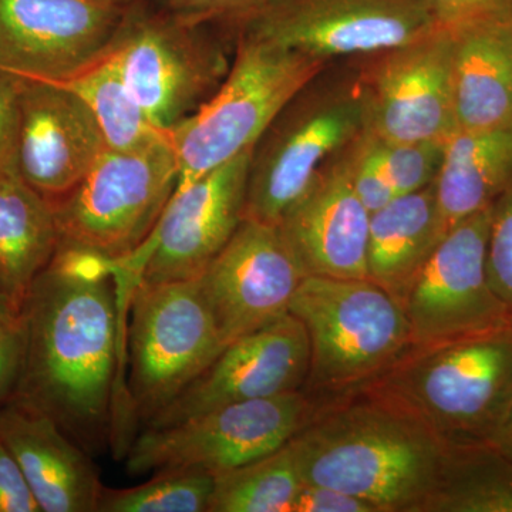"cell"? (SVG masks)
Segmentation results:
<instances>
[{
	"label": "cell",
	"instance_id": "cell-9",
	"mask_svg": "<svg viewBox=\"0 0 512 512\" xmlns=\"http://www.w3.org/2000/svg\"><path fill=\"white\" fill-rule=\"evenodd\" d=\"M178 175L171 138L137 153L107 148L76 187L52 201L59 244L128 258L153 234Z\"/></svg>",
	"mask_w": 512,
	"mask_h": 512
},
{
	"label": "cell",
	"instance_id": "cell-32",
	"mask_svg": "<svg viewBox=\"0 0 512 512\" xmlns=\"http://www.w3.org/2000/svg\"><path fill=\"white\" fill-rule=\"evenodd\" d=\"M153 8L183 18L207 20V22L234 25L244 18L262 0H144Z\"/></svg>",
	"mask_w": 512,
	"mask_h": 512
},
{
	"label": "cell",
	"instance_id": "cell-26",
	"mask_svg": "<svg viewBox=\"0 0 512 512\" xmlns=\"http://www.w3.org/2000/svg\"><path fill=\"white\" fill-rule=\"evenodd\" d=\"M62 84L86 101L109 150L137 153L170 140L134 99L110 55Z\"/></svg>",
	"mask_w": 512,
	"mask_h": 512
},
{
	"label": "cell",
	"instance_id": "cell-27",
	"mask_svg": "<svg viewBox=\"0 0 512 512\" xmlns=\"http://www.w3.org/2000/svg\"><path fill=\"white\" fill-rule=\"evenodd\" d=\"M302 485L289 441L268 456L214 476L207 512H292Z\"/></svg>",
	"mask_w": 512,
	"mask_h": 512
},
{
	"label": "cell",
	"instance_id": "cell-35",
	"mask_svg": "<svg viewBox=\"0 0 512 512\" xmlns=\"http://www.w3.org/2000/svg\"><path fill=\"white\" fill-rule=\"evenodd\" d=\"M26 336L23 320L0 330V404L15 396L25 366Z\"/></svg>",
	"mask_w": 512,
	"mask_h": 512
},
{
	"label": "cell",
	"instance_id": "cell-5",
	"mask_svg": "<svg viewBox=\"0 0 512 512\" xmlns=\"http://www.w3.org/2000/svg\"><path fill=\"white\" fill-rule=\"evenodd\" d=\"M366 131L357 69L305 84L251 150L244 220L278 225L330 158Z\"/></svg>",
	"mask_w": 512,
	"mask_h": 512
},
{
	"label": "cell",
	"instance_id": "cell-10",
	"mask_svg": "<svg viewBox=\"0 0 512 512\" xmlns=\"http://www.w3.org/2000/svg\"><path fill=\"white\" fill-rule=\"evenodd\" d=\"M326 399L305 389L218 407L171 426L144 429L131 441V476L164 470L225 473L286 446Z\"/></svg>",
	"mask_w": 512,
	"mask_h": 512
},
{
	"label": "cell",
	"instance_id": "cell-3",
	"mask_svg": "<svg viewBox=\"0 0 512 512\" xmlns=\"http://www.w3.org/2000/svg\"><path fill=\"white\" fill-rule=\"evenodd\" d=\"M363 387L400 407L448 446L487 444L512 399V323L413 348Z\"/></svg>",
	"mask_w": 512,
	"mask_h": 512
},
{
	"label": "cell",
	"instance_id": "cell-11",
	"mask_svg": "<svg viewBox=\"0 0 512 512\" xmlns=\"http://www.w3.org/2000/svg\"><path fill=\"white\" fill-rule=\"evenodd\" d=\"M440 26L423 0H262L228 29L330 63L402 46Z\"/></svg>",
	"mask_w": 512,
	"mask_h": 512
},
{
	"label": "cell",
	"instance_id": "cell-29",
	"mask_svg": "<svg viewBox=\"0 0 512 512\" xmlns=\"http://www.w3.org/2000/svg\"><path fill=\"white\" fill-rule=\"evenodd\" d=\"M363 140L397 197L423 190L436 181L444 144L383 140L367 131Z\"/></svg>",
	"mask_w": 512,
	"mask_h": 512
},
{
	"label": "cell",
	"instance_id": "cell-1",
	"mask_svg": "<svg viewBox=\"0 0 512 512\" xmlns=\"http://www.w3.org/2000/svg\"><path fill=\"white\" fill-rule=\"evenodd\" d=\"M116 275L49 262L22 309L25 366L12 399L52 417L87 453L130 446L120 382L123 312Z\"/></svg>",
	"mask_w": 512,
	"mask_h": 512
},
{
	"label": "cell",
	"instance_id": "cell-25",
	"mask_svg": "<svg viewBox=\"0 0 512 512\" xmlns=\"http://www.w3.org/2000/svg\"><path fill=\"white\" fill-rule=\"evenodd\" d=\"M420 512H512V460L490 444L450 446Z\"/></svg>",
	"mask_w": 512,
	"mask_h": 512
},
{
	"label": "cell",
	"instance_id": "cell-4",
	"mask_svg": "<svg viewBox=\"0 0 512 512\" xmlns=\"http://www.w3.org/2000/svg\"><path fill=\"white\" fill-rule=\"evenodd\" d=\"M234 40L221 23L183 18L136 0L127 6L110 56L154 126L171 133L227 79Z\"/></svg>",
	"mask_w": 512,
	"mask_h": 512
},
{
	"label": "cell",
	"instance_id": "cell-13",
	"mask_svg": "<svg viewBox=\"0 0 512 512\" xmlns=\"http://www.w3.org/2000/svg\"><path fill=\"white\" fill-rule=\"evenodd\" d=\"M363 59L357 80L367 133L383 140L441 144L456 133L448 26Z\"/></svg>",
	"mask_w": 512,
	"mask_h": 512
},
{
	"label": "cell",
	"instance_id": "cell-33",
	"mask_svg": "<svg viewBox=\"0 0 512 512\" xmlns=\"http://www.w3.org/2000/svg\"><path fill=\"white\" fill-rule=\"evenodd\" d=\"M20 80L0 72V180L18 173Z\"/></svg>",
	"mask_w": 512,
	"mask_h": 512
},
{
	"label": "cell",
	"instance_id": "cell-17",
	"mask_svg": "<svg viewBox=\"0 0 512 512\" xmlns=\"http://www.w3.org/2000/svg\"><path fill=\"white\" fill-rule=\"evenodd\" d=\"M311 345L301 320L286 313L235 340L144 429L171 426L227 404L303 389Z\"/></svg>",
	"mask_w": 512,
	"mask_h": 512
},
{
	"label": "cell",
	"instance_id": "cell-34",
	"mask_svg": "<svg viewBox=\"0 0 512 512\" xmlns=\"http://www.w3.org/2000/svg\"><path fill=\"white\" fill-rule=\"evenodd\" d=\"M0 512H42L15 457L0 440Z\"/></svg>",
	"mask_w": 512,
	"mask_h": 512
},
{
	"label": "cell",
	"instance_id": "cell-8",
	"mask_svg": "<svg viewBox=\"0 0 512 512\" xmlns=\"http://www.w3.org/2000/svg\"><path fill=\"white\" fill-rule=\"evenodd\" d=\"M127 419L147 424L225 349L198 279L141 284L128 299Z\"/></svg>",
	"mask_w": 512,
	"mask_h": 512
},
{
	"label": "cell",
	"instance_id": "cell-15",
	"mask_svg": "<svg viewBox=\"0 0 512 512\" xmlns=\"http://www.w3.org/2000/svg\"><path fill=\"white\" fill-rule=\"evenodd\" d=\"M251 150L174 192L146 244L126 258L137 284L200 278L244 220Z\"/></svg>",
	"mask_w": 512,
	"mask_h": 512
},
{
	"label": "cell",
	"instance_id": "cell-18",
	"mask_svg": "<svg viewBox=\"0 0 512 512\" xmlns=\"http://www.w3.org/2000/svg\"><path fill=\"white\" fill-rule=\"evenodd\" d=\"M106 150L99 123L79 94L62 83L20 80L16 168L33 190L59 200Z\"/></svg>",
	"mask_w": 512,
	"mask_h": 512
},
{
	"label": "cell",
	"instance_id": "cell-23",
	"mask_svg": "<svg viewBox=\"0 0 512 512\" xmlns=\"http://www.w3.org/2000/svg\"><path fill=\"white\" fill-rule=\"evenodd\" d=\"M57 234L52 202L18 173L0 180V296L16 315L37 276L55 255Z\"/></svg>",
	"mask_w": 512,
	"mask_h": 512
},
{
	"label": "cell",
	"instance_id": "cell-24",
	"mask_svg": "<svg viewBox=\"0 0 512 512\" xmlns=\"http://www.w3.org/2000/svg\"><path fill=\"white\" fill-rule=\"evenodd\" d=\"M441 241L434 183L372 212L367 279L399 299L404 286Z\"/></svg>",
	"mask_w": 512,
	"mask_h": 512
},
{
	"label": "cell",
	"instance_id": "cell-28",
	"mask_svg": "<svg viewBox=\"0 0 512 512\" xmlns=\"http://www.w3.org/2000/svg\"><path fill=\"white\" fill-rule=\"evenodd\" d=\"M214 476L201 470L157 471L131 488L101 487L99 512H207Z\"/></svg>",
	"mask_w": 512,
	"mask_h": 512
},
{
	"label": "cell",
	"instance_id": "cell-39",
	"mask_svg": "<svg viewBox=\"0 0 512 512\" xmlns=\"http://www.w3.org/2000/svg\"><path fill=\"white\" fill-rule=\"evenodd\" d=\"M20 322H22V316L16 315V313L6 305V302L3 301L2 296H0V330L19 325Z\"/></svg>",
	"mask_w": 512,
	"mask_h": 512
},
{
	"label": "cell",
	"instance_id": "cell-12",
	"mask_svg": "<svg viewBox=\"0 0 512 512\" xmlns=\"http://www.w3.org/2000/svg\"><path fill=\"white\" fill-rule=\"evenodd\" d=\"M491 207L444 235L400 293L413 348L480 335L512 323L487 278Z\"/></svg>",
	"mask_w": 512,
	"mask_h": 512
},
{
	"label": "cell",
	"instance_id": "cell-16",
	"mask_svg": "<svg viewBox=\"0 0 512 512\" xmlns=\"http://www.w3.org/2000/svg\"><path fill=\"white\" fill-rule=\"evenodd\" d=\"M306 276L278 225L242 220L197 279L227 348L289 313Z\"/></svg>",
	"mask_w": 512,
	"mask_h": 512
},
{
	"label": "cell",
	"instance_id": "cell-20",
	"mask_svg": "<svg viewBox=\"0 0 512 512\" xmlns=\"http://www.w3.org/2000/svg\"><path fill=\"white\" fill-rule=\"evenodd\" d=\"M3 441L42 512H96L101 484L90 454L52 417L18 399L0 404Z\"/></svg>",
	"mask_w": 512,
	"mask_h": 512
},
{
	"label": "cell",
	"instance_id": "cell-37",
	"mask_svg": "<svg viewBox=\"0 0 512 512\" xmlns=\"http://www.w3.org/2000/svg\"><path fill=\"white\" fill-rule=\"evenodd\" d=\"M441 25H453L490 8L495 0H423Z\"/></svg>",
	"mask_w": 512,
	"mask_h": 512
},
{
	"label": "cell",
	"instance_id": "cell-40",
	"mask_svg": "<svg viewBox=\"0 0 512 512\" xmlns=\"http://www.w3.org/2000/svg\"><path fill=\"white\" fill-rule=\"evenodd\" d=\"M491 6L497 9V12L500 13L501 18L505 20L512 32V0H495Z\"/></svg>",
	"mask_w": 512,
	"mask_h": 512
},
{
	"label": "cell",
	"instance_id": "cell-6",
	"mask_svg": "<svg viewBox=\"0 0 512 512\" xmlns=\"http://www.w3.org/2000/svg\"><path fill=\"white\" fill-rule=\"evenodd\" d=\"M289 313L311 345L303 389L323 399L366 386L413 349L399 301L370 279L308 275Z\"/></svg>",
	"mask_w": 512,
	"mask_h": 512
},
{
	"label": "cell",
	"instance_id": "cell-21",
	"mask_svg": "<svg viewBox=\"0 0 512 512\" xmlns=\"http://www.w3.org/2000/svg\"><path fill=\"white\" fill-rule=\"evenodd\" d=\"M453 37L457 130L512 126V32L494 6L460 20Z\"/></svg>",
	"mask_w": 512,
	"mask_h": 512
},
{
	"label": "cell",
	"instance_id": "cell-22",
	"mask_svg": "<svg viewBox=\"0 0 512 512\" xmlns=\"http://www.w3.org/2000/svg\"><path fill=\"white\" fill-rule=\"evenodd\" d=\"M512 184V126L457 130L443 146L436 181L440 237L490 208Z\"/></svg>",
	"mask_w": 512,
	"mask_h": 512
},
{
	"label": "cell",
	"instance_id": "cell-36",
	"mask_svg": "<svg viewBox=\"0 0 512 512\" xmlns=\"http://www.w3.org/2000/svg\"><path fill=\"white\" fill-rule=\"evenodd\" d=\"M292 512H379L376 507L355 495L326 485L303 483L296 495Z\"/></svg>",
	"mask_w": 512,
	"mask_h": 512
},
{
	"label": "cell",
	"instance_id": "cell-31",
	"mask_svg": "<svg viewBox=\"0 0 512 512\" xmlns=\"http://www.w3.org/2000/svg\"><path fill=\"white\" fill-rule=\"evenodd\" d=\"M349 165L353 188L370 214L397 198L382 168L367 150L363 134L349 146Z\"/></svg>",
	"mask_w": 512,
	"mask_h": 512
},
{
	"label": "cell",
	"instance_id": "cell-38",
	"mask_svg": "<svg viewBox=\"0 0 512 512\" xmlns=\"http://www.w3.org/2000/svg\"><path fill=\"white\" fill-rule=\"evenodd\" d=\"M512 460V399L488 443Z\"/></svg>",
	"mask_w": 512,
	"mask_h": 512
},
{
	"label": "cell",
	"instance_id": "cell-30",
	"mask_svg": "<svg viewBox=\"0 0 512 512\" xmlns=\"http://www.w3.org/2000/svg\"><path fill=\"white\" fill-rule=\"evenodd\" d=\"M485 269L491 289L512 315V184L491 205Z\"/></svg>",
	"mask_w": 512,
	"mask_h": 512
},
{
	"label": "cell",
	"instance_id": "cell-7",
	"mask_svg": "<svg viewBox=\"0 0 512 512\" xmlns=\"http://www.w3.org/2000/svg\"><path fill=\"white\" fill-rule=\"evenodd\" d=\"M227 79L194 116L171 131L183 190L254 146L276 114L330 63L247 35H234Z\"/></svg>",
	"mask_w": 512,
	"mask_h": 512
},
{
	"label": "cell",
	"instance_id": "cell-14",
	"mask_svg": "<svg viewBox=\"0 0 512 512\" xmlns=\"http://www.w3.org/2000/svg\"><path fill=\"white\" fill-rule=\"evenodd\" d=\"M126 9L99 0H0V72L69 82L110 55Z\"/></svg>",
	"mask_w": 512,
	"mask_h": 512
},
{
	"label": "cell",
	"instance_id": "cell-2",
	"mask_svg": "<svg viewBox=\"0 0 512 512\" xmlns=\"http://www.w3.org/2000/svg\"><path fill=\"white\" fill-rule=\"evenodd\" d=\"M291 444L303 483L355 495L379 512H420L450 450L365 387L326 399Z\"/></svg>",
	"mask_w": 512,
	"mask_h": 512
},
{
	"label": "cell",
	"instance_id": "cell-41",
	"mask_svg": "<svg viewBox=\"0 0 512 512\" xmlns=\"http://www.w3.org/2000/svg\"><path fill=\"white\" fill-rule=\"evenodd\" d=\"M99 2L109 3V5L121 6V8H127L131 3L136 2V0H99Z\"/></svg>",
	"mask_w": 512,
	"mask_h": 512
},
{
	"label": "cell",
	"instance_id": "cell-19",
	"mask_svg": "<svg viewBox=\"0 0 512 512\" xmlns=\"http://www.w3.org/2000/svg\"><path fill=\"white\" fill-rule=\"evenodd\" d=\"M369 221L353 188L348 147L320 168L278 227L306 275L367 279Z\"/></svg>",
	"mask_w": 512,
	"mask_h": 512
}]
</instances>
